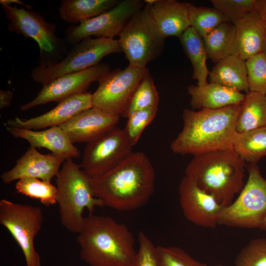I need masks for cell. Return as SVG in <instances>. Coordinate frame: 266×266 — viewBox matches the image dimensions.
I'll use <instances>...</instances> for the list:
<instances>
[{
    "instance_id": "cell-35",
    "label": "cell",
    "mask_w": 266,
    "mask_h": 266,
    "mask_svg": "<svg viewBox=\"0 0 266 266\" xmlns=\"http://www.w3.org/2000/svg\"><path fill=\"white\" fill-rule=\"evenodd\" d=\"M158 266H207L176 246H157Z\"/></svg>"
},
{
    "instance_id": "cell-38",
    "label": "cell",
    "mask_w": 266,
    "mask_h": 266,
    "mask_svg": "<svg viewBox=\"0 0 266 266\" xmlns=\"http://www.w3.org/2000/svg\"><path fill=\"white\" fill-rule=\"evenodd\" d=\"M13 98V93L9 90L0 91V108L2 109L8 107Z\"/></svg>"
},
{
    "instance_id": "cell-20",
    "label": "cell",
    "mask_w": 266,
    "mask_h": 266,
    "mask_svg": "<svg viewBox=\"0 0 266 266\" xmlns=\"http://www.w3.org/2000/svg\"><path fill=\"white\" fill-rule=\"evenodd\" d=\"M187 3L175 0H156L148 6L149 14L164 38L180 36L190 26Z\"/></svg>"
},
{
    "instance_id": "cell-36",
    "label": "cell",
    "mask_w": 266,
    "mask_h": 266,
    "mask_svg": "<svg viewBox=\"0 0 266 266\" xmlns=\"http://www.w3.org/2000/svg\"><path fill=\"white\" fill-rule=\"evenodd\" d=\"M211 2L228 22L233 24L245 14L255 11L256 0H211Z\"/></svg>"
},
{
    "instance_id": "cell-41",
    "label": "cell",
    "mask_w": 266,
    "mask_h": 266,
    "mask_svg": "<svg viewBox=\"0 0 266 266\" xmlns=\"http://www.w3.org/2000/svg\"><path fill=\"white\" fill-rule=\"evenodd\" d=\"M260 228L266 230V215L263 220Z\"/></svg>"
},
{
    "instance_id": "cell-11",
    "label": "cell",
    "mask_w": 266,
    "mask_h": 266,
    "mask_svg": "<svg viewBox=\"0 0 266 266\" xmlns=\"http://www.w3.org/2000/svg\"><path fill=\"white\" fill-rule=\"evenodd\" d=\"M133 147L123 129L116 127L87 143L80 166L90 177L102 175L127 158Z\"/></svg>"
},
{
    "instance_id": "cell-12",
    "label": "cell",
    "mask_w": 266,
    "mask_h": 266,
    "mask_svg": "<svg viewBox=\"0 0 266 266\" xmlns=\"http://www.w3.org/2000/svg\"><path fill=\"white\" fill-rule=\"evenodd\" d=\"M140 0H124L104 13L66 30V41L75 44L95 36L113 39L119 36L130 19L143 7Z\"/></svg>"
},
{
    "instance_id": "cell-1",
    "label": "cell",
    "mask_w": 266,
    "mask_h": 266,
    "mask_svg": "<svg viewBox=\"0 0 266 266\" xmlns=\"http://www.w3.org/2000/svg\"><path fill=\"white\" fill-rule=\"evenodd\" d=\"M155 171L146 155L132 152L106 173L89 177L94 196L104 206L122 211L144 205L154 192Z\"/></svg>"
},
{
    "instance_id": "cell-22",
    "label": "cell",
    "mask_w": 266,
    "mask_h": 266,
    "mask_svg": "<svg viewBox=\"0 0 266 266\" xmlns=\"http://www.w3.org/2000/svg\"><path fill=\"white\" fill-rule=\"evenodd\" d=\"M191 105L194 109H219L242 102L245 94L219 84L211 82L203 86L190 85Z\"/></svg>"
},
{
    "instance_id": "cell-16",
    "label": "cell",
    "mask_w": 266,
    "mask_h": 266,
    "mask_svg": "<svg viewBox=\"0 0 266 266\" xmlns=\"http://www.w3.org/2000/svg\"><path fill=\"white\" fill-rule=\"evenodd\" d=\"M120 116L92 107L76 114L60 127L73 143H88L116 128Z\"/></svg>"
},
{
    "instance_id": "cell-32",
    "label": "cell",
    "mask_w": 266,
    "mask_h": 266,
    "mask_svg": "<svg viewBox=\"0 0 266 266\" xmlns=\"http://www.w3.org/2000/svg\"><path fill=\"white\" fill-rule=\"evenodd\" d=\"M157 111L158 108H147L135 111L128 116L123 130L133 146L136 145L143 131L153 121Z\"/></svg>"
},
{
    "instance_id": "cell-23",
    "label": "cell",
    "mask_w": 266,
    "mask_h": 266,
    "mask_svg": "<svg viewBox=\"0 0 266 266\" xmlns=\"http://www.w3.org/2000/svg\"><path fill=\"white\" fill-rule=\"evenodd\" d=\"M209 75L211 82L241 93L249 92L246 61L237 54L216 63Z\"/></svg>"
},
{
    "instance_id": "cell-3",
    "label": "cell",
    "mask_w": 266,
    "mask_h": 266,
    "mask_svg": "<svg viewBox=\"0 0 266 266\" xmlns=\"http://www.w3.org/2000/svg\"><path fill=\"white\" fill-rule=\"evenodd\" d=\"M76 240L89 266H131L136 254L133 233L110 216L89 214Z\"/></svg>"
},
{
    "instance_id": "cell-39",
    "label": "cell",
    "mask_w": 266,
    "mask_h": 266,
    "mask_svg": "<svg viewBox=\"0 0 266 266\" xmlns=\"http://www.w3.org/2000/svg\"><path fill=\"white\" fill-rule=\"evenodd\" d=\"M255 11L266 23V0H256Z\"/></svg>"
},
{
    "instance_id": "cell-34",
    "label": "cell",
    "mask_w": 266,
    "mask_h": 266,
    "mask_svg": "<svg viewBox=\"0 0 266 266\" xmlns=\"http://www.w3.org/2000/svg\"><path fill=\"white\" fill-rule=\"evenodd\" d=\"M234 266H266V238L251 240L237 255Z\"/></svg>"
},
{
    "instance_id": "cell-15",
    "label": "cell",
    "mask_w": 266,
    "mask_h": 266,
    "mask_svg": "<svg viewBox=\"0 0 266 266\" xmlns=\"http://www.w3.org/2000/svg\"><path fill=\"white\" fill-rule=\"evenodd\" d=\"M179 202L185 217L196 225L213 229L218 225L223 208L211 195L186 176L179 186Z\"/></svg>"
},
{
    "instance_id": "cell-13",
    "label": "cell",
    "mask_w": 266,
    "mask_h": 266,
    "mask_svg": "<svg viewBox=\"0 0 266 266\" xmlns=\"http://www.w3.org/2000/svg\"><path fill=\"white\" fill-rule=\"evenodd\" d=\"M110 71L105 63L85 70L62 75L42 86L37 95L29 102L21 105L24 111L51 102H60L71 96L86 93L92 83L99 81Z\"/></svg>"
},
{
    "instance_id": "cell-21",
    "label": "cell",
    "mask_w": 266,
    "mask_h": 266,
    "mask_svg": "<svg viewBox=\"0 0 266 266\" xmlns=\"http://www.w3.org/2000/svg\"><path fill=\"white\" fill-rule=\"evenodd\" d=\"M237 54L243 60L262 52L266 39V23L255 11L245 14L233 24Z\"/></svg>"
},
{
    "instance_id": "cell-8",
    "label": "cell",
    "mask_w": 266,
    "mask_h": 266,
    "mask_svg": "<svg viewBox=\"0 0 266 266\" xmlns=\"http://www.w3.org/2000/svg\"><path fill=\"white\" fill-rule=\"evenodd\" d=\"M266 215V179L257 164H250L246 184L237 198L222 210L218 225L260 228Z\"/></svg>"
},
{
    "instance_id": "cell-18",
    "label": "cell",
    "mask_w": 266,
    "mask_h": 266,
    "mask_svg": "<svg viewBox=\"0 0 266 266\" xmlns=\"http://www.w3.org/2000/svg\"><path fill=\"white\" fill-rule=\"evenodd\" d=\"M64 162L52 154H42L30 146L17 160L14 166L3 172L0 177L6 184L24 178H35L50 182L58 174Z\"/></svg>"
},
{
    "instance_id": "cell-28",
    "label": "cell",
    "mask_w": 266,
    "mask_h": 266,
    "mask_svg": "<svg viewBox=\"0 0 266 266\" xmlns=\"http://www.w3.org/2000/svg\"><path fill=\"white\" fill-rule=\"evenodd\" d=\"M233 149L245 162L257 164L266 156V126L237 132Z\"/></svg>"
},
{
    "instance_id": "cell-30",
    "label": "cell",
    "mask_w": 266,
    "mask_h": 266,
    "mask_svg": "<svg viewBox=\"0 0 266 266\" xmlns=\"http://www.w3.org/2000/svg\"><path fill=\"white\" fill-rule=\"evenodd\" d=\"M15 189L20 194L39 200L46 206L57 203V188L51 182L35 178H24L17 181Z\"/></svg>"
},
{
    "instance_id": "cell-29",
    "label": "cell",
    "mask_w": 266,
    "mask_h": 266,
    "mask_svg": "<svg viewBox=\"0 0 266 266\" xmlns=\"http://www.w3.org/2000/svg\"><path fill=\"white\" fill-rule=\"evenodd\" d=\"M187 8L190 26L202 37L222 23L228 22L223 14L214 7L197 6L188 2Z\"/></svg>"
},
{
    "instance_id": "cell-17",
    "label": "cell",
    "mask_w": 266,
    "mask_h": 266,
    "mask_svg": "<svg viewBox=\"0 0 266 266\" xmlns=\"http://www.w3.org/2000/svg\"><path fill=\"white\" fill-rule=\"evenodd\" d=\"M92 107V94L86 92L66 99L39 116L26 120L15 117L8 120L6 126L32 130L60 127L76 114Z\"/></svg>"
},
{
    "instance_id": "cell-42",
    "label": "cell",
    "mask_w": 266,
    "mask_h": 266,
    "mask_svg": "<svg viewBox=\"0 0 266 266\" xmlns=\"http://www.w3.org/2000/svg\"><path fill=\"white\" fill-rule=\"evenodd\" d=\"M262 52L266 57V39L264 43V45L263 48Z\"/></svg>"
},
{
    "instance_id": "cell-24",
    "label": "cell",
    "mask_w": 266,
    "mask_h": 266,
    "mask_svg": "<svg viewBox=\"0 0 266 266\" xmlns=\"http://www.w3.org/2000/svg\"><path fill=\"white\" fill-rule=\"evenodd\" d=\"M117 0H63L59 9L61 19L72 24L97 16L115 6Z\"/></svg>"
},
{
    "instance_id": "cell-2",
    "label": "cell",
    "mask_w": 266,
    "mask_h": 266,
    "mask_svg": "<svg viewBox=\"0 0 266 266\" xmlns=\"http://www.w3.org/2000/svg\"><path fill=\"white\" fill-rule=\"evenodd\" d=\"M241 103L219 109H185L183 126L170 144L172 151L194 156L233 149Z\"/></svg>"
},
{
    "instance_id": "cell-25",
    "label": "cell",
    "mask_w": 266,
    "mask_h": 266,
    "mask_svg": "<svg viewBox=\"0 0 266 266\" xmlns=\"http://www.w3.org/2000/svg\"><path fill=\"white\" fill-rule=\"evenodd\" d=\"M202 39L207 57L214 63L237 54L235 28L231 23H222Z\"/></svg>"
},
{
    "instance_id": "cell-10",
    "label": "cell",
    "mask_w": 266,
    "mask_h": 266,
    "mask_svg": "<svg viewBox=\"0 0 266 266\" xmlns=\"http://www.w3.org/2000/svg\"><path fill=\"white\" fill-rule=\"evenodd\" d=\"M148 71L130 65L110 71L98 81V88L92 94L93 107L123 116Z\"/></svg>"
},
{
    "instance_id": "cell-9",
    "label": "cell",
    "mask_w": 266,
    "mask_h": 266,
    "mask_svg": "<svg viewBox=\"0 0 266 266\" xmlns=\"http://www.w3.org/2000/svg\"><path fill=\"white\" fill-rule=\"evenodd\" d=\"M41 207L2 199L0 200V224L6 229L20 247L26 266H41L34 247V238L41 229Z\"/></svg>"
},
{
    "instance_id": "cell-14",
    "label": "cell",
    "mask_w": 266,
    "mask_h": 266,
    "mask_svg": "<svg viewBox=\"0 0 266 266\" xmlns=\"http://www.w3.org/2000/svg\"><path fill=\"white\" fill-rule=\"evenodd\" d=\"M5 17L10 21L8 30L34 39L41 53L54 52L61 43L55 33V24L47 22L37 12L11 5H1Z\"/></svg>"
},
{
    "instance_id": "cell-33",
    "label": "cell",
    "mask_w": 266,
    "mask_h": 266,
    "mask_svg": "<svg viewBox=\"0 0 266 266\" xmlns=\"http://www.w3.org/2000/svg\"><path fill=\"white\" fill-rule=\"evenodd\" d=\"M249 91L266 95V57L263 52L246 61Z\"/></svg>"
},
{
    "instance_id": "cell-43",
    "label": "cell",
    "mask_w": 266,
    "mask_h": 266,
    "mask_svg": "<svg viewBox=\"0 0 266 266\" xmlns=\"http://www.w3.org/2000/svg\"><path fill=\"white\" fill-rule=\"evenodd\" d=\"M215 266H223V265H221V264H218V265H216Z\"/></svg>"
},
{
    "instance_id": "cell-6",
    "label": "cell",
    "mask_w": 266,
    "mask_h": 266,
    "mask_svg": "<svg viewBox=\"0 0 266 266\" xmlns=\"http://www.w3.org/2000/svg\"><path fill=\"white\" fill-rule=\"evenodd\" d=\"M73 45L61 61L34 67L31 72L33 80L43 86L62 75L97 66L110 54L122 52L118 39L114 38L90 37Z\"/></svg>"
},
{
    "instance_id": "cell-26",
    "label": "cell",
    "mask_w": 266,
    "mask_h": 266,
    "mask_svg": "<svg viewBox=\"0 0 266 266\" xmlns=\"http://www.w3.org/2000/svg\"><path fill=\"white\" fill-rule=\"evenodd\" d=\"M179 38L183 50L192 64L193 78L197 80V85L206 84L210 71L206 65L207 55L202 37L190 27Z\"/></svg>"
},
{
    "instance_id": "cell-4",
    "label": "cell",
    "mask_w": 266,
    "mask_h": 266,
    "mask_svg": "<svg viewBox=\"0 0 266 266\" xmlns=\"http://www.w3.org/2000/svg\"><path fill=\"white\" fill-rule=\"evenodd\" d=\"M245 167L233 149L213 151L194 156L185 175L226 207L244 187Z\"/></svg>"
},
{
    "instance_id": "cell-40",
    "label": "cell",
    "mask_w": 266,
    "mask_h": 266,
    "mask_svg": "<svg viewBox=\"0 0 266 266\" xmlns=\"http://www.w3.org/2000/svg\"><path fill=\"white\" fill-rule=\"evenodd\" d=\"M0 3L1 5H11L12 3H16L24 5L26 7V8L29 10L33 9V7L26 3H24L23 1L20 0H0Z\"/></svg>"
},
{
    "instance_id": "cell-37",
    "label": "cell",
    "mask_w": 266,
    "mask_h": 266,
    "mask_svg": "<svg viewBox=\"0 0 266 266\" xmlns=\"http://www.w3.org/2000/svg\"><path fill=\"white\" fill-rule=\"evenodd\" d=\"M139 249L131 266H158L157 246L143 232L138 234Z\"/></svg>"
},
{
    "instance_id": "cell-5",
    "label": "cell",
    "mask_w": 266,
    "mask_h": 266,
    "mask_svg": "<svg viewBox=\"0 0 266 266\" xmlns=\"http://www.w3.org/2000/svg\"><path fill=\"white\" fill-rule=\"evenodd\" d=\"M56 183L61 222L67 230L78 234L84 221V209L93 214L96 207H104L103 204L94 196L89 176L72 159L64 162Z\"/></svg>"
},
{
    "instance_id": "cell-19",
    "label": "cell",
    "mask_w": 266,
    "mask_h": 266,
    "mask_svg": "<svg viewBox=\"0 0 266 266\" xmlns=\"http://www.w3.org/2000/svg\"><path fill=\"white\" fill-rule=\"evenodd\" d=\"M6 128L14 137L27 140L31 146L35 148H46L64 161L80 156L79 150L60 127H53L42 131L9 126Z\"/></svg>"
},
{
    "instance_id": "cell-31",
    "label": "cell",
    "mask_w": 266,
    "mask_h": 266,
    "mask_svg": "<svg viewBox=\"0 0 266 266\" xmlns=\"http://www.w3.org/2000/svg\"><path fill=\"white\" fill-rule=\"evenodd\" d=\"M159 102V94L148 71L137 87L123 116L127 118L137 110L158 108Z\"/></svg>"
},
{
    "instance_id": "cell-7",
    "label": "cell",
    "mask_w": 266,
    "mask_h": 266,
    "mask_svg": "<svg viewBox=\"0 0 266 266\" xmlns=\"http://www.w3.org/2000/svg\"><path fill=\"white\" fill-rule=\"evenodd\" d=\"M118 39L129 65L144 69L162 53L165 38L155 26L145 4L130 19Z\"/></svg>"
},
{
    "instance_id": "cell-27",
    "label": "cell",
    "mask_w": 266,
    "mask_h": 266,
    "mask_svg": "<svg viewBox=\"0 0 266 266\" xmlns=\"http://www.w3.org/2000/svg\"><path fill=\"white\" fill-rule=\"evenodd\" d=\"M266 126V95L250 92L246 93L236 125L237 133Z\"/></svg>"
}]
</instances>
